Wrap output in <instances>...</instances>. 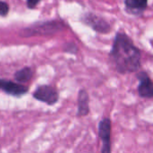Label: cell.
Returning a JSON list of instances; mask_svg holds the SVG:
<instances>
[{"instance_id":"1","label":"cell","mask_w":153,"mask_h":153,"mask_svg":"<svg viewBox=\"0 0 153 153\" xmlns=\"http://www.w3.org/2000/svg\"><path fill=\"white\" fill-rule=\"evenodd\" d=\"M109 64L120 74L137 73L142 67V50L125 31H117L108 53Z\"/></svg>"},{"instance_id":"2","label":"cell","mask_w":153,"mask_h":153,"mask_svg":"<svg viewBox=\"0 0 153 153\" xmlns=\"http://www.w3.org/2000/svg\"><path fill=\"white\" fill-rule=\"evenodd\" d=\"M66 23L61 19H50L46 21H38L19 30V36L30 38L34 36H50L55 35L65 29Z\"/></svg>"},{"instance_id":"3","label":"cell","mask_w":153,"mask_h":153,"mask_svg":"<svg viewBox=\"0 0 153 153\" xmlns=\"http://www.w3.org/2000/svg\"><path fill=\"white\" fill-rule=\"evenodd\" d=\"M80 22L99 34H108L112 31L111 24L101 15L86 12L80 16Z\"/></svg>"},{"instance_id":"4","label":"cell","mask_w":153,"mask_h":153,"mask_svg":"<svg viewBox=\"0 0 153 153\" xmlns=\"http://www.w3.org/2000/svg\"><path fill=\"white\" fill-rule=\"evenodd\" d=\"M32 97L48 106H54L59 100V93L57 90L48 84H42L38 86L32 93Z\"/></svg>"},{"instance_id":"5","label":"cell","mask_w":153,"mask_h":153,"mask_svg":"<svg viewBox=\"0 0 153 153\" xmlns=\"http://www.w3.org/2000/svg\"><path fill=\"white\" fill-rule=\"evenodd\" d=\"M99 137L101 140V153H112V122L109 117H103L99 123Z\"/></svg>"},{"instance_id":"6","label":"cell","mask_w":153,"mask_h":153,"mask_svg":"<svg viewBox=\"0 0 153 153\" xmlns=\"http://www.w3.org/2000/svg\"><path fill=\"white\" fill-rule=\"evenodd\" d=\"M0 91H4L9 96L14 98H22V96L28 93L29 88L24 84L11 80L0 78Z\"/></svg>"},{"instance_id":"7","label":"cell","mask_w":153,"mask_h":153,"mask_svg":"<svg viewBox=\"0 0 153 153\" xmlns=\"http://www.w3.org/2000/svg\"><path fill=\"white\" fill-rule=\"evenodd\" d=\"M136 78L140 82L137 86V92L139 96L143 99H152L153 83L149 74L145 71H138L136 73Z\"/></svg>"},{"instance_id":"8","label":"cell","mask_w":153,"mask_h":153,"mask_svg":"<svg viewBox=\"0 0 153 153\" xmlns=\"http://www.w3.org/2000/svg\"><path fill=\"white\" fill-rule=\"evenodd\" d=\"M149 0H125V10L128 14L142 16L148 8Z\"/></svg>"},{"instance_id":"9","label":"cell","mask_w":153,"mask_h":153,"mask_svg":"<svg viewBox=\"0 0 153 153\" xmlns=\"http://www.w3.org/2000/svg\"><path fill=\"white\" fill-rule=\"evenodd\" d=\"M77 117H83L90 114V96L85 89H81L78 92L77 99Z\"/></svg>"},{"instance_id":"10","label":"cell","mask_w":153,"mask_h":153,"mask_svg":"<svg viewBox=\"0 0 153 153\" xmlns=\"http://www.w3.org/2000/svg\"><path fill=\"white\" fill-rule=\"evenodd\" d=\"M33 69L30 66H24L17 70L13 74V79L16 82L24 84L31 80L33 77Z\"/></svg>"},{"instance_id":"11","label":"cell","mask_w":153,"mask_h":153,"mask_svg":"<svg viewBox=\"0 0 153 153\" xmlns=\"http://www.w3.org/2000/svg\"><path fill=\"white\" fill-rule=\"evenodd\" d=\"M63 51L65 53L67 54H71V55H76L79 51V48L77 46V44L75 42L73 41H69V42H65L63 46Z\"/></svg>"},{"instance_id":"12","label":"cell","mask_w":153,"mask_h":153,"mask_svg":"<svg viewBox=\"0 0 153 153\" xmlns=\"http://www.w3.org/2000/svg\"><path fill=\"white\" fill-rule=\"evenodd\" d=\"M10 12V5L7 2L0 0V17H6Z\"/></svg>"},{"instance_id":"13","label":"cell","mask_w":153,"mask_h":153,"mask_svg":"<svg viewBox=\"0 0 153 153\" xmlns=\"http://www.w3.org/2000/svg\"><path fill=\"white\" fill-rule=\"evenodd\" d=\"M42 0H26V7L30 10H34Z\"/></svg>"}]
</instances>
